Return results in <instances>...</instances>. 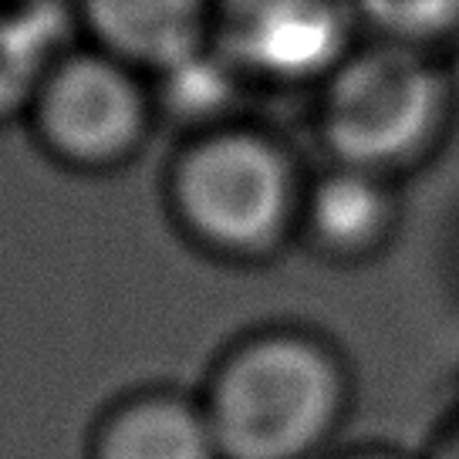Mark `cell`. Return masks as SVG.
Here are the masks:
<instances>
[{"label": "cell", "mask_w": 459, "mask_h": 459, "mask_svg": "<svg viewBox=\"0 0 459 459\" xmlns=\"http://www.w3.org/2000/svg\"><path fill=\"white\" fill-rule=\"evenodd\" d=\"M432 459H459V419H453V426L439 436Z\"/></svg>", "instance_id": "obj_11"}, {"label": "cell", "mask_w": 459, "mask_h": 459, "mask_svg": "<svg viewBox=\"0 0 459 459\" xmlns=\"http://www.w3.org/2000/svg\"><path fill=\"white\" fill-rule=\"evenodd\" d=\"M348 0H216L213 51L237 78L321 85L355 48Z\"/></svg>", "instance_id": "obj_5"}, {"label": "cell", "mask_w": 459, "mask_h": 459, "mask_svg": "<svg viewBox=\"0 0 459 459\" xmlns=\"http://www.w3.org/2000/svg\"><path fill=\"white\" fill-rule=\"evenodd\" d=\"M375 38L436 51L459 34V0H348Z\"/></svg>", "instance_id": "obj_10"}, {"label": "cell", "mask_w": 459, "mask_h": 459, "mask_svg": "<svg viewBox=\"0 0 459 459\" xmlns=\"http://www.w3.org/2000/svg\"><path fill=\"white\" fill-rule=\"evenodd\" d=\"M61 44L21 0H0V126L24 118L30 95Z\"/></svg>", "instance_id": "obj_9"}, {"label": "cell", "mask_w": 459, "mask_h": 459, "mask_svg": "<svg viewBox=\"0 0 459 459\" xmlns=\"http://www.w3.org/2000/svg\"><path fill=\"white\" fill-rule=\"evenodd\" d=\"M317 88V135L331 162L392 179L439 149L456 112L443 57L388 38L359 41Z\"/></svg>", "instance_id": "obj_3"}, {"label": "cell", "mask_w": 459, "mask_h": 459, "mask_svg": "<svg viewBox=\"0 0 459 459\" xmlns=\"http://www.w3.org/2000/svg\"><path fill=\"white\" fill-rule=\"evenodd\" d=\"M24 122L51 162L72 172H112L149 143L156 95L145 74L82 41L48 61Z\"/></svg>", "instance_id": "obj_4"}, {"label": "cell", "mask_w": 459, "mask_h": 459, "mask_svg": "<svg viewBox=\"0 0 459 459\" xmlns=\"http://www.w3.org/2000/svg\"><path fill=\"white\" fill-rule=\"evenodd\" d=\"M307 179L273 132L213 122L166 169V203L189 244L223 260H267L298 237Z\"/></svg>", "instance_id": "obj_2"}, {"label": "cell", "mask_w": 459, "mask_h": 459, "mask_svg": "<svg viewBox=\"0 0 459 459\" xmlns=\"http://www.w3.org/2000/svg\"><path fill=\"white\" fill-rule=\"evenodd\" d=\"M399 216L402 203L392 176L331 162L304 186L298 237L321 257L359 264L392 244Z\"/></svg>", "instance_id": "obj_7"}, {"label": "cell", "mask_w": 459, "mask_h": 459, "mask_svg": "<svg viewBox=\"0 0 459 459\" xmlns=\"http://www.w3.org/2000/svg\"><path fill=\"white\" fill-rule=\"evenodd\" d=\"M342 459H409V456L399 453V449H388V446H361V449H351Z\"/></svg>", "instance_id": "obj_12"}, {"label": "cell", "mask_w": 459, "mask_h": 459, "mask_svg": "<svg viewBox=\"0 0 459 459\" xmlns=\"http://www.w3.org/2000/svg\"><path fill=\"white\" fill-rule=\"evenodd\" d=\"M88 459H220L200 395L139 388L101 409Z\"/></svg>", "instance_id": "obj_8"}, {"label": "cell", "mask_w": 459, "mask_h": 459, "mask_svg": "<svg viewBox=\"0 0 459 459\" xmlns=\"http://www.w3.org/2000/svg\"><path fill=\"white\" fill-rule=\"evenodd\" d=\"M200 399L220 459H311L351 409V372L315 331L260 328L216 359Z\"/></svg>", "instance_id": "obj_1"}, {"label": "cell", "mask_w": 459, "mask_h": 459, "mask_svg": "<svg viewBox=\"0 0 459 459\" xmlns=\"http://www.w3.org/2000/svg\"><path fill=\"white\" fill-rule=\"evenodd\" d=\"M85 44L145 78H169L213 51L216 0H72Z\"/></svg>", "instance_id": "obj_6"}]
</instances>
